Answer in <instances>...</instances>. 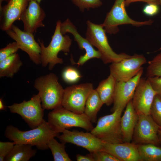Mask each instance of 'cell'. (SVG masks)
<instances>
[{
    "label": "cell",
    "mask_w": 161,
    "mask_h": 161,
    "mask_svg": "<svg viewBox=\"0 0 161 161\" xmlns=\"http://www.w3.org/2000/svg\"><path fill=\"white\" fill-rule=\"evenodd\" d=\"M146 75L148 77H161V52L148 62Z\"/></svg>",
    "instance_id": "obj_28"
},
{
    "label": "cell",
    "mask_w": 161,
    "mask_h": 161,
    "mask_svg": "<svg viewBox=\"0 0 161 161\" xmlns=\"http://www.w3.org/2000/svg\"><path fill=\"white\" fill-rule=\"evenodd\" d=\"M160 2V5H161V0H159Z\"/></svg>",
    "instance_id": "obj_42"
},
{
    "label": "cell",
    "mask_w": 161,
    "mask_h": 161,
    "mask_svg": "<svg viewBox=\"0 0 161 161\" xmlns=\"http://www.w3.org/2000/svg\"><path fill=\"white\" fill-rule=\"evenodd\" d=\"M103 104L96 90L93 89L87 98L84 112L92 123L97 122V113Z\"/></svg>",
    "instance_id": "obj_24"
},
{
    "label": "cell",
    "mask_w": 161,
    "mask_h": 161,
    "mask_svg": "<svg viewBox=\"0 0 161 161\" xmlns=\"http://www.w3.org/2000/svg\"><path fill=\"white\" fill-rule=\"evenodd\" d=\"M116 82L115 79L110 74L107 78L99 83L95 89L103 104L109 106L113 103Z\"/></svg>",
    "instance_id": "obj_21"
},
{
    "label": "cell",
    "mask_w": 161,
    "mask_h": 161,
    "mask_svg": "<svg viewBox=\"0 0 161 161\" xmlns=\"http://www.w3.org/2000/svg\"><path fill=\"white\" fill-rule=\"evenodd\" d=\"M138 1L144 2L147 4H154L160 5L159 0H125V5L126 7H127L132 3Z\"/></svg>",
    "instance_id": "obj_36"
},
{
    "label": "cell",
    "mask_w": 161,
    "mask_h": 161,
    "mask_svg": "<svg viewBox=\"0 0 161 161\" xmlns=\"http://www.w3.org/2000/svg\"><path fill=\"white\" fill-rule=\"evenodd\" d=\"M23 65L18 54L15 53L0 61V77L12 78Z\"/></svg>",
    "instance_id": "obj_22"
},
{
    "label": "cell",
    "mask_w": 161,
    "mask_h": 161,
    "mask_svg": "<svg viewBox=\"0 0 161 161\" xmlns=\"http://www.w3.org/2000/svg\"><path fill=\"white\" fill-rule=\"evenodd\" d=\"M125 0H115L111 10L107 14L104 22L102 24L106 32L110 34H115L119 31L118 26L130 24L139 27L151 25L153 20L137 21L131 19L127 14L125 9Z\"/></svg>",
    "instance_id": "obj_7"
},
{
    "label": "cell",
    "mask_w": 161,
    "mask_h": 161,
    "mask_svg": "<svg viewBox=\"0 0 161 161\" xmlns=\"http://www.w3.org/2000/svg\"><path fill=\"white\" fill-rule=\"evenodd\" d=\"M5 32L17 43L19 49L28 55L32 61L37 65L41 64V47L35 41L33 34L22 31L14 24Z\"/></svg>",
    "instance_id": "obj_11"
},
{
    "label": "cell",
    "mask_w": 161,
    "mask_h": 161,
    "mask_svg": "<svg viewBox=\"0 0 161 161\" xmlns=\"http://www.w3.org/2000/svg\"><path fill=\"white\" fill-rule=\"evenodd\" d=\"M45 16L40 4L35 0H30L20 19L23 23L24 31L33 34L38 28L44 27L43 21Z\"/></svg>",
    "instance_id": "obj_18"
},
{
    "label": "cell",
    "mask_w": 161,
    "mask_h": 161,
    "mask_svg": "<svg viewBox=\"0 0 161 161\" xmlns=\"http://www.w3.org/2000/svg\"><path fill=\"white\" fill-rule=\"evenodd\" d=\"M160 11L159 5L154 4H147L144 7L143 10V13L149 16H153L157 15Z\"/></svg>",
    "instance_id": "obj_34"
},
{
    "label": "cell",
    "mask_w": 161,
    "mask_h": 161,
    "mask_svg": "<svg viewBox=\"0 0 161 161\" xmlns=\"http://www.w3.org/2000/svg\"><path fill=\"white\" fill-rule=\"evenodd\" d=\"M31 145L16 144L12 150L6 156L5 161H28L34 156L36 149H33Z\"/></svg>",
    "instance_id": "obj_23"
},
{
    "label": "cell",
    "mask_w": 161,
    "mask_h": 161,
    "mask_svg": "<svg viewBox=\"0 0 161 161\" xmlns=\"http://www.w3.org/2000/svg\"><path fill=\"white\" fill-rule=\"evenodd\" d=\"M15 142H0V161H4L6 156L13 149Z\"/></svg>",
    "instance_id": "obj_33"
},
{
    "label": "cell",
    "mask_w": 161,
    "mask_h": 161,
    "mask_svg": "<svg viewBox=\"0 0 161 161\" xmlns=\"http://www.w3.org/2000/svg\"><path fill=\"white\" fill-rule=\"evenodd\" d=\"M61 23L59 20L57 22L54 34L47 47L44 46L42 40L38 39L41 47V64L44 67L48 65L49 70H52L55 65L63 63L62 59L58 57V55L60 51L66 54L69 52L72 44V40L70 37L67 35H63L61 32Z\"/></svg>",
    "instance_id": "obj_2"
},
{
    "label": "cell",
    "mask_w": 161,
    "mask_h": 161,
    "mask_svg": "<svg viewBox=\"0 0 161 161\" xmlns=\"http://www.w3.org/2000/svg\"><path fill=\"white\" fill-rule=\"evenodd\" d=\"M146 61L143 55L134 54L119 61L112 63L109 66L110 74L117 81H127L138 74Z\"/></svg>",
    "instance_id": "obj_10"
},
{
    "label": "cell",
    "mask_w": 161,
    "mask_h": 161,
    "mask_svg": "<svg viewBox=\"0 0 161 161\" xmlns=\"http://www.w3.org/2000/svg\"><path fill=\"white\" fill-rule=\"evenodd\" d=\"M93 89V84L90 83L66 87L64 89L61 106L75 113H83L86 100Z\"/></svg>",
    "instance_id": "obj_9"
},
{
    "label": "cell",
    "mask_w": 161,
    "mask_h": 161,
    "mask_svg": "<svg viewBox=\"0 0 161 161\" xmlns=\"http://www.w3.org/2000/svg\"><path fill=\"white\" fill-rule=\"evenodd\" d=\"M29 3V0H9L0 9L1 29L6 31L11 28L15 21L20 20Z\"/></svg>",
    "instance_id": "obj_17"
},
{
    "label": "cell",
    "mask_w": 161,
    "mask_h": 161,
    "mask_svg": "<svg viewBox=\"0 0 161 161\" xmlns=\"http://www.w3.org/2000/svg\"><path fill=\"white\" fill-rule=\"evenodd\" d=\"M90 153L94 161H120L117 158L103 150Z\"/></svg>",
    "instance_id": "obj_31"
},
{
    "label": "cell",
    "mask_w": 161,
    "mask_h": 161,
    "mask_svg": "<svg viewBox=\"0 0 161 161\" xmlns=\"http://www.w3.org/2000/svg\"><path fill=\"white\" fill-rule=\"evenodd\" d=\"M158 136L159 143H160L161 144V127H160V128L158 130Z\"/></svg>",
    "instance_id": "obj_39"
},
{
    "label": "cell",
    "mask_w": 161,
    "mask_h": 161,
    "mask_svg": "<svg viewBox=\"0 0 161 161\" xmlns=\"http://www.w3.org/2000/svg\"><path fill=\"white\" fill-rule=\"evenodd\" d=\"M147 79L157 94L161 96V77H148Z\"/></svg>",
    "instance_id": "obj_35"
},
{
    "label": "cell",
    "mask_w": 161,
    "mask_h": 161,
    "mask_svg": "<svg viewBox=\"0 0 161 161\" xmlns=\"http://www.w3.org/2000/svg\"><path fill=\"white\" fill-rule=\"evenodd\" d=\"M157 94L148 79L141 78L132 99L133 107L138 114H150L151 106Z\"/></svg>",
    "instance_id": "obj_14"
},
{
    "label": "cell",
    "mask_w": 161,
    "mask_h": 161,
    "mask_svg": "<svg viewBox=\"0 0 161 161\" xmlns=\"http://www.w3.org/2000/svg\"><path fill=\"white\" fill-rule=\"evenodd\" d=\"M62 133L57 137L61 143L73 144L86 149L90 153L103 149V142L90 132L70 131L65 129Z\"/></svg>",
    "instance_id": "obj_13"
},
{
    "label": "cell",
    "mask_w": 161,
    "mask_h": 161,
    "mask_svg": "<svg viewBox=\"0 0 161 161\" xmlns=\"http://www.w3.org/2000/svg\"><path fill=\"white\" fill-rule=\"evenodd\" d=\"M34 86L38 92L44 110H52L61 106L64 89L55 74L50 73L37 78Z\"/></svg>",
    "instance_id": "obj_3"
},
{
    "label": "cell",
    "mask_w": 161,
    "mask_h": 161,
    "mask_svg": "<svg viewBox=\"0 0 161 161\" xmlns=\"http://www.w3.org/2000/svg\"><path fill=\"white\" fill-rule=\"evenodd\" d=\"M19 49L18 46L16 41L9 43L5 47L0 50V61L16 53Z\"/></svg>",
    "instance_id": "obj_32"
},
{
    "label": "cell",
    "mask_w": 161,
    "mask_h": 161,
    "mask_svg": "<svg viewBox=\"0 0 161 161\" xmlns=\"http://www.w3.org/2000/svg\"><path fill=\"white\" fill-rule=\"evenodd\" d=\"M30 0H29V1ZM34 0L36 1L37 2H38V3L40 4L42 0Z\"/></svg>",
    "instance_id": "obj_41"
},
{
    "label": "cell",
    "mask_w": 161,
    "mask_h": 161,
    "mask_svg": "<svg viewBox=\"0 0 161 161\" xmlns=\"http://www.w3.org/2000/svg\"><path fill=\"white\" fill-rule=\"evenodd\" d=\"M60 30L61 33L63 35H66L67 33L72 34L74 37L75 41L77 42L79 48L85 50V54L80 56L78 62H74V64L79 66L83 65L92 58L101 59V55L99 52L95 49L93 46L86 38L81 36L77 31L76 27L69 18L61 22Z\"/></svg>",
    "instance_id": "obj_16"
},
{
    "label": "cell",
    "mask_w": 161,
    "mask_h": 161,
    "mask_svg": "<svg viewBox=\"0 0 161 161\" xmlns=\"http://www.w3.org/2000/svg\"><path fill=\"white\" fill-rule=\"evenodd\" d=\"M142 161H161V148L152 144L137 145Z\"/></svg>",
    "instance_id": "obj_25"
},
{
    "label": "cell",
    "mask_w": 161,
    "mask_h": 161,
    "mask_svg": "<svg viewBox=\"0 0 161 161\" xmlns=\"http://www.w3.org/2000/svg\"><path fill=\"white\" fill-rule=\"evenodd\" d=\"M55 137L52 138L48 142L47 145L52 154L54 161H71L66 152L65 143H58Z\"/></svg>",
    "instance_id": "obj_26"
},
{
    "label": "cell",
    "mask_w": 161,
    "mask_h": 161,
    "mask_svg": "<svg viewBox=\"0 0 161 161\" xmlns=\"http://www.w3.org/2000/svg\"><path fill=\"white\" fill-rule=\"evenodd\" d=\"M5 108L6 107L4 104L2 99L1 98L0 99V110H4Z\"/></svg>",
    "instance_id": "obj_38"
},
{
    "label": "cell",
    "mask_w": 161,
    "mask_h": 161,
    "mask_svg": "<svg viewBox=\"0 0 161 161\" xmlns=\"http://www.w3.org/2000/svg\"><path fill=\"white\" fill-rule=\"evenodd\" d=\"M123 110L117 109L112 113L100 117L96 126L90 132L103 142L123 143L120 120Z\"/></svg>",
    "instance_id": "obj_6"
},
{
    "label": "cell",
    "mask_w": 161,
    "mask_h": 161,
    "mask_svg": "<svg viewBox=\"0 0 161 161\" xmlns=\"http://www.w3.org/2000/svg\"><path fill=\"white\" fill-rule=\"evenodd\" d=\"M103 149L112 155L120 161H142L137 145L126 142L111 143L103 142Z\"/></svg>",
    "instance_id": "obj_19"
},
{
    "label": "cell",
    "mask_w": 161,
    "mask_h": 161,
    "mask_svg": "<svg viewBox=\"0 0 161 161\" xmlns=\"http://www.w3.org/2000/svg\"><path fill=\"white\" fill-rule=\"evenodd\" d=\"M138 118L133 135V143L136 145L159 143L158 136L160 126L150 115L138 114Z\"/></svg>",
    "instance_id": "obj_12"
},
{
    "label": "cell",
    "mask_w": 161,
    "mask_h": 161,
    "mask_svg": "<svg viewBox=\"0 0 161 161\" xmlns=\"http://www.w3.org/2000/svg\"><path fill=\"white\" fill-rule=\"evenodd\" d=\"M150 114L156 123L161 127V96L157 94L155 96L151 107Z\"/></svg>",
    "instance_id": "obj_29"
},
{
    "label": "cell",
    "mask_w": 161,
    "mask_h": 161,
    "mask_svg": "<svg viewBox=\"0 0 161 161\" xmlns=\"http://www.w3.org/2000/svg\"><path fill=\"white\" fill-rule=\"evenodd\" d=\"M38 94L33 95L31 99L20 103H14L8 106L10 112L20 115L32 129L37 128L43 122L44 110Z\"/></svg>",
    "instance_id": "obj_8"
},
{
    "label": "cell",
    "mask_w": 161,
    "mask_h": 161,
    "mask_svg": "<svg viewBox=\"0 0 161 161\" xmlns=\"http://www.w3.org/2000/svg\"><path fill=\"white\" fill-rule=\"evenodd\" d=\"M61 75L65 82L71 84L78 82L82 77L80 71L76 68L71 66H68L64 68Z\"/></svg>",
    "instance_id": "obj_27"
},
{
    "label": "cell",
    "mask_w": 161,
    "mask_h": 161,
    "mask_svg": "<svg viewBox=\"0 0 161 161\" xmlns=\"http://www.w3.org/2000/svg\"><path fill=\"white\" fill-rule=\"evenodd\" d=\"M47 121L44 120L37 128L27 131H21L12 125L6 128L4 135L16 144L35 146L39 150L48 149V143L50 139L57 137L59 133Z\"/></svg>",
    "instance_id": "obj_1"
},
{
    "label": "cell",
    "mask_w": 161,
    "mask_h": 161,
    "mask_svg": "<svg viewBox=\"0 0 161 161\" xmlns=\"http://www.w3.org/2000/svg\"><path fill=\"white\" fill-rule=\"evenodd\" d=\"M143 73V68L130 80L125 82L117 81L115 89L113 112L117 109L123 111L129 102L133 97L137 86Z\"/></svg>",
    "instance_id": "obj_15"
},
{
    "label": "cell",
    "mask_w": 161,
    "mask_h": 161,
    "mask_svg": "<svg viewBox=\"0 0 161 161\" xmlns=\"http://www.w3.org/2000/svg\"><path fill=\"white\" fill-rule=\"evenodd\" d=\"M9 1V0H0V3L2 4L3 1H6L7 2Z\"/></svg>",
    "instance_id": "obj_40"
},
{
    "label": "cell",
    "mask_w": 161,
    "mask_h": 161,
    "mask_svg": "<svg viewBox=\"0 0 161 161\" xmlns=\"http://www.w3.org/2000/svg\"><path fill=\"white\" fill-rule=\"evenodd\" d=\"M138 118V114L134 109L132 100L127 104L120 120L121 130L123 142L132 140L134 129Z\"/></svg>",
    "instance_id": "obj_20"
},
{
    "label": "cell",
    "mask_w": 161,
    "mask_h": 161,
    "mask_svg": "<svg viewBox=\"0 0 161 161\" xmlns=\"http://www.w3.org/2000/svg\"><path fill=\"white\" fill-rule=\"evenodd\" d=\"M72 3L78 7L80 10L83 12L85 9L99 7L102 4L101 0H71Z\"/></svg>",
    "instance_id": "obj_30"
},
{
    "label": "cell",
    "mask_w": 161,
    "mask_h": 161,
    "mask_svg": "<svg viewBox=\"0 0 161 161\" xmlns=\"http://www.w3.org/2000/svg\"><path fill=\"white\" fill-rule=\"evenodd\" d=\"M48 122L56 130L62 133L64 129L77 127L88 132L93 129L92 123L84 113L78 114L68 110L61 106L49 113Z\"/></svg>",
    "instance_id": "obj_5"
},
{
    "label": "cell",
    "mask_w": 161,
    "mask_h": 161,
    "mask_svg": "<svg viewBox=\"0 0 161 161\" xmlns=\"http://www.w3.org/2000/svg\"><path fill=\"white\" fill-rule=\"evenodd\" d=\"M76 157L77 161H94L90 153L85 155L78 154L77 155Z\"/></svg>",
    "instance_id": "obj_37"
},
{
    "label": "cell",
    "mask_w": 161,
    "mask_h": 161,
    "mask_svg": "<svg viewBox=\"0 0 161 161\" xmlns=\"http://www.w3.org/2000/svg\"><path fill=\"white\" fill-rule=\"evenodd\" d=\"M86 24V38L98 49L104 64L118 62L131 56L124 53L117 54L112 50L102 24H96L88 20Z\"/></svg>",
    "instance_id": "obj_4"
}]
</instances>
